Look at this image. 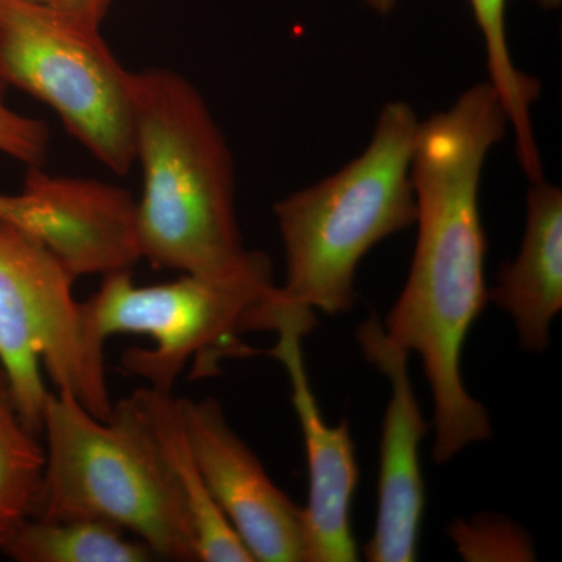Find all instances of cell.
Segmentation results:
<instances>
[{"label":"cell","instance_id":"15","mask_svg":"<svg viewBox=\"0 0 562 562\" xmlns=\"http://www.w3.org/2000/svg\"><path fill=\"white\" fill-rule=\"evenodd\" d=\"M46 450L22 420L0 371V547L32 516Z\"/></svg>","mask_w":562,"mask_h":562},{"label":"cell","instance_id":"9","mask_svg":"<svg viewBox=\"0 0 562 562\" xmlns=\"http://www.w3.org/2000/svg\"><path fill=\"white\" fill-rule=\"evenodd\" d=\"M357 341L366 360L391 384L380 446L375 530L366 542L364 557L371 562H413L417 560L425 512L420 443L431 425L425 420L414 394L409 351L390 338L382 321L369 316L357 328Z\"/></svg>","mask_w":562,"mask_h":562},{"label":"cell","instance_id":"13","mask_svg":"<svg viewBox=\"0 0 562 562\" xmlns=\"http://www.w3.org/2000/svg\"><path fill=\"white\" fill-rule=\"evenodd\" d=\"M476 24L486 49L491 87L497 92L509 128L516 140V154L528 180L542 179V158L536 143L532 106L541 95V83L525 74L513 60L506 31L508 0H471Z\"/></svg>","mask_w":562,"mask_h":562},{"label":"cell","instance_id":"6","mask_svg":"<svg viewBox=\"0 0 562 562\" xmlns=\"http://www.w3.org/2000/svg\"><path fill=\"white\" fill-rule=\"evenodd\" d=\"M76 279L46 244L0 220V371L36 436L49 395L41 366L58 391L70 392L99 419L113 413L105 347L88 331L72 294Z\"/></svg>","mask_w":562,"mask_h":562},{"label":"cell","instance_id":"1","mask_svg":"<svg viewBox=\"0 0 562 562\" xmlns=\"http://www.w3.org/2000/svg\"><path fill=\"white\" fill-rule=\"evenodd\" d=\"M508 128L501 99L486 80L420 121L414 147L416 250L383 327L422 358L435 402L432 458L439 464L492 436L487 409L464 386L461 357L490 302L480 187L487 157Z\"/></svg>","mask_w":562,"mask_h":562},{"label":"cell","instance_id":"3","mask_svg":"<svg viewBox=\"0 0 562 562\" xmlns=\"http://www.w3.org/2000/svg\"><path fill=\"white\" fill-rule=\"evenodd\" d=\"M419 125L409 103H386L361 155L276 203L286 254L279 291L288 305L328 316L350 312L362 258L416 224L412 165Z\"/></svg>","mask_w":562,"mask_h":562},{"label":"cell","instance_id":"18","mask_svg":"<svg viewBox=\"0 0 562 562\" xmlns=\"http://www.w3.org/2000/svg\"><path fill=\"white\" fill-rule=\"evenodd\" d=\"M31 2L65 11V13L74 14V16H79L81 20L102 24L106 10H109L113 0H31Z\"/></svg>","mask_w":562,"mask_h":562},{"label":"cell","instance_id":"8","mask_svg":"<svg viewBox=\"0 0 562 562\" xmlns=\"http://www.w3.org/2000/svg\"><path fill=\"white\" fill-rule=\"evenodd\" d=\"M181 422L211 497L254 561L303 562V508L272 482L232 430L220 402L179 398Z\"/></svg>","mask_w":562,"mask_h":562},{"label":"cell","instance_id":"17","mask_svg":"<svg viewBox=\"0 0 562 562\" xmlns=\"http://www.w3.org/2000/svg\"><path fill=\"white\" fill-rule=\"evenodd\" d=\"M7 88L0 79V151L29 168H40L49 146L47 125L11 109L5 99ZM16 209V194H0V220L13 221Z\"/></svg>","mask_w":562,"mask_h":562},{"label":"cell","instance_id":"12","mask_svg":"<svg viewBox=\"0 0 562 562\" xmlns=\"http://www.w3.org/2000/svg\"><path fill=\"white\" fill-rule=\"evenodd\" d=\"M128 401L149 428L180 484L194 530L198 561L255 562L235 528L211 497L188 443L179 398H173L172 392H161L149 386L133 392Z\"/></svg>","mask_w":562,"mask_h":562},{"label":"cell","instance_id":"7","mask_svg":"<svg viewBox=\"0 0 562 562\" xmlns=\"http://www.w3.org/2000/svg\"><path fill=\"white\" fill-rule=\"evenodd\" d=\"M0 79L46 103L116 173L136 162L133 72L101 24L31 0H0Z\"/></svg>","mask_w":562,"mask_h":562},{"label":"cell","instance_id":"5","mask_svg":"<svg viewBox=\"0 0 562 562\" xmlns=\"http://www.w3.org/2000/svg\"><path fill=\"white\" fill-rule=\"evenodd\" d=\"M81 312L91 338L103 347L121 333L154 339V349L124 355L125 371L154 390L172 392L192 357L243 351L238 335L277 331L294 308L281 301L268 258L235 276L183 273L154 286H136L128 271L110 273Z\"/></svg>","mask_w":562,"mask_h":562},{"label":"cell","instance_id":"11","mask_svg":"<svg viewBox=\"0 0 562 562\" xmlns=\"http://www.w3.org/2000/svg\"><path fill=\"white\" fill-rule=\"evenodd\" d=\"M490 301L512 316L522 349L549 347L562 310V191L546 177L530 181L522 246L498 272Z\"/></svg>","mask_w":562,"mask_h":562},{"label":"cell","instance_id":"4","mask_svg":"<svg viewBox=\"0 0 562 562\" xmlns=\"http://www.w3.org/2000/svg\"><path fill=\"white\" fill-rule=\"evenodd\" d=\"M46 464L31 517L101 520L132 532L155 557L198 561L180 484L128 398L99 419L68 391L47 395Z\"/></svg>","mask_w":562,"mask_h":562},{"label":"cell","instance_id":"20","mask_svg":"<svg viewBox=\"0 0 562 562\" xmlns=\"http://www.w3.org/2000/svg\"><path fill=\"white\" fill-rule=\"evenodd\" d=\"M542 9L557 10L561 5L562 0H536Z\"/></svg>","mask_w":562,"mask_h":562},{"label":"cell","instance_id":"14","mask_svg":"<svg viewBox=\"0 0 562 562\" xmlns=\"http://www.w3.org/2000/svg\"><path fill=\"white\" fill-rule=\"evenodd\" d=\"M0 549L21 562H147L155 554L139 539L101 520L29 517Z\"/></svg>","mask_w":562,"mask_h":562},{"label":"cell","instance_id":"10","mask_svg":"<svg viewBox=\"0 0 562 562\" xmlns=\"http://www.w3.org/2000/svg\"><path fill=\"white\" fill-rule=\"evenodd\" d=\"M312 328L308 322H286L276 331L277 346L268 351L290 376L292 405L305 441L310 491L303 506V562L358 561L350 520L358 486L357 457L349 422L328 425L314 397L302 353V339Z\"/></svg>","mask_w":562,"mask_h":562},{"label":"cell","instance_id":"16","mask_svg":"<svg viewBox=\"0 0 562 562\" xmlns=\"http://www.w3.org/2000/svg\"><path fill=\"white\" fill-rule=\"evenodd\" d=\"M447 531L464 561H536L531 536L508 517L480 514L469 520H454Z\"/></svg>","mask_w":562,"mask_h":562},{"label":"cell","instance_id":"19","mask_svg":"<svg viewBox=\"0 0 562 562\" xmlns=\"http://www.w3.org/2000/svg\"><path fill=\"white\" fill-rule=\"evenodd\" d=\"M364 2L368 3L375 13L386 16V14H390L391 11L395 9L398 0H364Z\"/></svg>","mask_w":562,"mask_h":562},{"label":"cell","instance_id":"2","mask_svg":"<svg viewBox=\"0 0 562 562\" xmlns=\"http://www.w3.org/2000/svg\"><path fill=\"white\" fill-rule=\"evenodd\" d=\"M140 258L195 276L225 277L268 260L244 249L227 140L198 88L179 72H133Z\"/></svg>","mask_w":562,"mask_h":562}]
</instances>
